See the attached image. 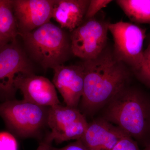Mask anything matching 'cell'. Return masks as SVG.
<instances>
[{
    "label": "cell",
    "instance_id": "44dd1931",
    "mask_svg": "<svg viewBox=\"0 0 150 150\" xmlns=\"http://www.w3.org/2000/svg\"><path fill=\"white\" fill-rule=\"evenodd\" d=\"M52 142L46 136L40 141L39 146L36 150H52Z\"/></svg>",
    "mask_w": 150,
    "mask_h": 150
},
{
    "label": "cell",
    "instance_id": "8992f818",
    "mask_svg": "<svg viewBox=\"0 0 150 150\" xmlns=\"http://www.w3.org/2000/svg\"><path fill=\"white\" fill-rule=\"evenodd\" d=\"M21 74H35L34 67L16 39L0 49V103L16 99L14 82Z\"/></svg>",
    "mask_w": 150,
    "mask_h": 150
},
{
    "label": "cell",
    "instance_id": "6da1fadb",
    "mask_svg": "<svg viewBox=\"0 0 150 150\" xmlns=\"http://www.w3.org/2000/svg\"><path fill=\"white\" fill-rule=\"evenodd\" d=\"M81 64L84 81L78 109L85 116H91L129 85L131 69L116 59L112 49L107 46L96 58L83 61Z\"/></svg>",
    "mask_w": 150,
    "mask_h": 150
},
{
    "label": "cell",
    "instance_id": "cb8c5ba5",
    "mask_svg": "<svg viewBox=\"0 0 150 150\" xmlns=\"http://www.w3.org/2000/svg\"><path fill=\"white\" fill-rule=\"evenodd\" d=\"M146 39L147 40V41L148 42V43H150V33L149 34H148L146 36Z\"/></svg>",
    "mask_w": 150,
    "mask_h": 150
},
{
    "label": "cell",
    "instance_id": "8fae6325",
    "mask_svg": "<svg viewBox=\"0 0 150 150\" xmlns=\"http://www.w3.org/2000/svg\"><path fill=\"white\" fill-rule=\"evenodd\" d=\"M54 71L53 83L66 106L78 108L83 94L84 72L79 64L59 66Z\"/></svg>",
    "mask_w": 150,
    "mask_h": 150
},
{
    "label": "cell",
    "instance_id": "2e32d148",
    "mask_svg": "<svg viewBox=\"0 0 150 150\" xmlns=\"http://www.w3.org/2000/svg\"><path fill=\"white\" fill-rule=\"evenodd\" d=\"M144 61L139 71L134 73L138 80L150 88V43L144 52Z\"/></svg>",
    "mask_w": 150,
    "mask_h": 150
},
{
    "label": "cell",
    "instance_id": "5bb4252c",
    "mask_svg": "<svg viewBox=\"0 0 150 150\" xmlns=\"http://www.w3.org/2000/svg\"><path fill=\"white\" fill-rule=\"evenodd\" d=\"M116 4L131 21L150 24V0H117Z\"/></svg>",
    "mask_w": 150,
    "mask_h": 150
},
{
    "label": "cell",
    "instance_id": "30bf717a",
    "mask_svg": "<svg viewBox=\"0 0 150 150\" xmlns=\"http://www.w3.org/2000/svg\"><path fill=\"white\" fill-rule=\"evenodd\" d=\"M14 83L17 90L20 91L23 95L25 100L43 107L61 104L54 84L43 76L19 74Z\"/></svg>",
    "mask_w": 150,
    "mask_h": 150
},
{
    "label": "cell",
    "instance_id": "7c38bea8",
    "mask_svg": "<svg viewBox=\"0 0 150 150\" xmlns=\"http://www.w3.org/2000/svg\"><path fill=\"white\" fill-rule=\"evenodd\" d=\"M126 136L120 128L100 117L88 123L80 140L87 150H111Z\"/></svg>",
    "mask_w": 150,
    "mask_h": 150
},
{
    "label": "cell",
    "instance_id": "e0dca14e",
    "mask_svg": "<svg viewBox=\"0 0 150 150\" xmlns=\"http://www.w3.org/2000/svg\"><path fill=\"white\" fill-rule=\"evenodd\" d=\"M0 150H18L16 137L10 132H0Z\"/></svg>",
    "mask_w": 150,
    "mask_h": 150
},
{
    "label": "cell",
    "instance_id": "ba28073f",
    "mask_svg": "<svg viewBox=\"0 0 150 150\" xmlns=\"http://www.w3.org/2000/svg\"><path fill=\"white\" fill-rule=\"evenodd\" d=\"M88 124L86 116L78 108L58 105L50 108L48 126L51 131L47 136L57 144L80 140Z\"/></svg>",
    "mask_w": 150,
    "mask_h": 150
},
{
    "label": "cell",
    "instance_id": "277c9868",
    "mask_svg": "<svg viewBox=\"0 0 150 150\" xmlns=\"http://www.w3.org/2000/svg\"><path fill=\"white\" fill-rule=\"evenodd\" d=\"M50 108L23 99L12 100L0 103V117L9 132L15 137L41 141L50 132L47 130Z\"/></svg>",
    "mask_w": 150,
    "mask_h": 150
},
{
    "label": "cell",
    "instance_id": "9a60e30c",
    "mask_svg": "<svg viewBox=\"0 0 150 150\" xmlns=\"http://www.w3.org/2000/svg\"><path fill=\"white\" fill-rule=\"evenodd\" d=\"M13 2V0H0V32L14 40L19 35Z\"/></svg>",
    "mask_w": 150,
    "mask_h": 150
},
{
    "label": "cell",
    "instance_id": "52a82bcc",
    "mask_svg": "<svg viewBox=\"0 0 150 150\" xmlns=\"http://www.w3.org/2000/svg\"><path fill=\"white\" fill-rule=\"evenodd\" d=\"M109 23L97 15L70 33L73 55L83 61L96 58L107 46Z\"/></svg>",
    "mask_w": 150,
    "mask_h": 150
},
{
    "label": "cell",
    "instance_id": "ac0fdd59",
    "mask_svg": "<svg viewBox=\"0 0 150 150\" xmlns=\"http://www.w3.org/2000/svg\"><path fill=\"white\" fill-rule=\"evenodd\" d=\"M112 1L110 0H90L87 9L84 20L92 18L97 15L99 11L107 6Z\"/></svg>",
    "mask_w": 150,
    "mask_h": 150
},
{
    "label": "cell",
    "instance_id": "7a4b0ae2",
    "mask_svg": "<svg viewBox=\"0 0 150 150\" xmlns=\"http://www.w3.org/2000/svg\"><path fill=\"white\" fill-rule=\"evenodd\" d=\"M101 117L117 126L145 146L150 143V96L130 85L124 88L102 108Z\"/></svg>",
    "mask_w": 150,
    "mask_h": 150
},
{
    "label": "cell",
    "instance_id": "9c48e42d",
    "mask_svg": "<svg viewBox=\"0 0 150 150\" xmlns=\"http://www.w3.org/2000/svg\"><path fill=\"white\" fill-rule=\"evenodd\" d=\"M56 0H13L19 36L50 22Z\"/></svg>",
    "mask_w": 150,
    "mask_h": 150
},
{
    "label": "cell",
    "instance_id": "7402d4cb",
    "mask_svg": "<svg viewBox=\"0 0 150 150\" xmlns=\"http://www.w3.org/2000/svg\"><path fill=\"white\" fill-rule=\"evenodd\" d=\"M12 40L0 32V49Z\"/></svg>",
    "mask_w": 150,
    "mask_h": 150
},
{
    "label": "cell",
    "instance_id": "d6986e66",
    "mask_svg": "<svg viewBox=\"0 0 150 150\" xmlns=\"http://www.w3.org/2000/svg\"><path fill=\"white\" fill-rule=\"evenodd\" d=\"M111 150H142L135 140L126 136L117 143Z\"/></svg>",
    "mask_w": 150,
    "mask_h": 150
},
{
    "label": "cell",
    "instance_id": "4fadbf2b",
    "mask_svg": "<svg viewBox=\"0 0 150 150\" xmlns=\"http://www.w3.org/2000/svg\"><path fill=\"white\" fill-rule=\"evenodd\" d=\"M90 1V0H56L52 18L61 28L71 32L83 22Z\"/></svg>",
    "mask_w": 150,
    "mask_h": 150
},
{
    "label": "cell",
    "instance_id": "5b68a950",
    "mask_svg": "<svg viewBox=\"0 0 150 150\" xmlns=\"http://www.w3.org/2000/svg\"><path fill=\"white\" fill-rule=\"evenodd\" d=\"M108 28L114 40L112 52L116 59L133 73L139 71L144 63L143 46L146 29L123 21L109 23Z\"/></svg>",
    "mask_w": 150,
    "mask_h": 150
},
{
    "label": "cell",
    "instance_id": "ffe728a7",
    "mask_svg": "<svg viewBox=\"0 0 150 150\" xmlns=\"http://www.w3.org/2000/svg\"><path fill=\"white\" fill-rule=\"evenodd\" d=\"M52 150H87L80 140L70 143L61 148L52 147Z\"/></svg>",
    "mask_w": 150,
    "mask_h": 150
},
{
    "label": "cell",
    "instance_id": "3957f363",
    "mask_svg": "<svg viewBox=\"0 0 150 150\" xmlns=\"http://www.w3.org/2000/svg\"><path fill=\"white\" fill-rule=\"evenodd\" d=\"M20 36L30 60L45 71L64 65L73 55L70 33L51 22Z\"/></svg>",
    "mask_w": 150,
    "mask_h": 150
},
{
    "label": "cell",
    "instance_id": "603a6c76",
    "mask_svg": "<svg viewBox=\"0 0 150 150\" xmlns=\"http://www.w3.org/2000/svg\"><path fill=\"white\" fill-rule=\"evenodd\" d=\"M142 150H150V143L145 146L144 148Z\"/></svg>",
    "mask_w": 150,
    "mask_h": 150
}]
</instances>
